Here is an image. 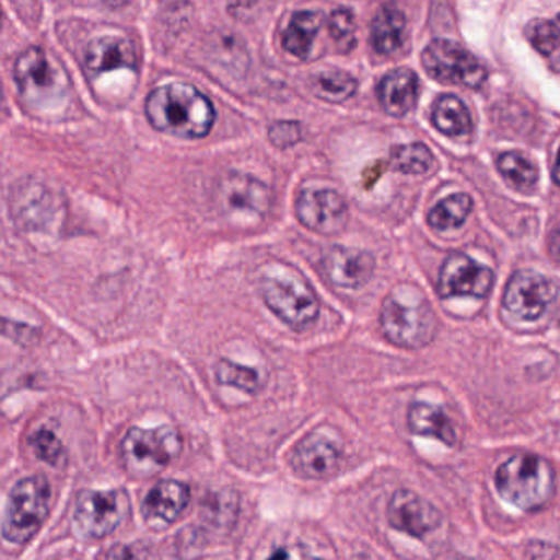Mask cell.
<instances>
[{
	"mask_svg": "<svg viewBox=\"0 0 560 560\" xmlns=\"http://www.w3.org/2000/svg\"><path fill=\"white\" fill-rule=\"evenodd\" d=\"M145 114L153 129L189 140L208 136L215 120L211 101L186 83L155 88L147 97Z\"/></svg>",
	"mask_w": 560,
	"mask_h": 560,
	"instance_id": "obj_1",
	"label": "cell"
},
{
	"mask_svg": "<svg viewBox=\"0 0 560 560\" xmlns=\"http://www.w3.org/2000/svg\"><path fill=\"white\" fill-rule=\"evenodd\" d=\"M383 334L402 349L416 350L431 343L438 330L434 311L418 287L398 284L383 301Z\"/></svg>",
	"mask_w": 560,
	"mask_h": 560,
	"instance_id": "obj_2",
	"label": "cell"
},
{
	"mask_svg": "<svg viewBox=\"0 0 560 560\" xmlns=\"http://www.w3.org/2000/svg\"><path fill=\"white\" fill-rule=\"evenodd\" d=\"M265 304L293 329H306L319 316V301L306 278L290 265L270 264L258 278Z\"/></svg>",
	"mask_w": 560,
	"mask_h": 560,
	"instance_id": "obj_3",
	"label": "cell"
},
{
	"mask_svg": "<svg viewBox=\"0 0 560 560\" xmlns=\"http://www.w3.org/2000/svg\"><path fill=\"white\" fill-rule=\"evenodd\" d=\"M494 485L501 498L520 510H542L556 493V475L539 455L517 454L498 467Z\"/></svg>",
	"mask_w": 560,
	"mask_h": 560,
	"instance_id": "obj_4",
	"label": "cell"
},
{
	"mask_svg": "<svg viewBox=\"0 0 560 560\" xmlns=\"http://www.w3.org/2000/svg\"><path fill=\"white\" fill-rule=\"evenodd\" d=\"M182 451V435L172 425L132 428L120 444V460L132 477L150 478L165 470Z\"/></svg>",
	"mask_w": 560,
	"mask_h": 560,
	"instance_id": "obj_5",
	"label": "cell"
},
{
	"mask_svg": "<svg viewBox=\"0 0 560 560\" xmlns=\"http://www.w3.org/2000/svg\"><path fill=\"white\" fill-rule=\"evenodd\" d=\"M51 488L45 477L19 481L9 494L4 516V537L14 544H27L44 526L50 513Z\"/></svg>",
	"mask_w": 560,
	"mask_h": 560,
	"instance_id": "obj_6",
	"label": "cell"
},
{
	"mask_svg": "<svg viewBox=\"0 0 560 560\" xmlns=\"http://www.w3.org/2000/svg\"><path fill=\"white\" fill-rule=\"evenodd\" d=\"M130 514L126 490H88L78 498L74 529L86 539H103L113 534Z\"/></svg>",
	"mask_w": 560,
	"mask_h": 560,
	"instance_id": "obj_7",
	"label": "cell"
},
{
	"mask_svg": "<svg viewBox=\"0 0 560 560\" xmlns=\"http://www.w3.org/2000/svg\"><path fill=\"white\" fill-rule=\"evenodd\" d=\"M425 73L444 84L478 90L487 81L488 71L477 57L458 44L434 40L422 54Z\"/></svg>",
	"mask_w": 560,
	"mask_h": 560,
	"instance_id": "obj_8",
	"label": "cell"
},
{
	"mask_svg": "<svg viewBox=\"0 0 560 560\" xmlns=\"http://www.w3.org/2000/svg\"><path fill=\"white\" fill-rule=\"evenodd\" d=\"M14 80L28 104H42L55 93L67 91L68 78L42 48L32 47L19 55L14 65Z\"/></svg>",
	"mask_w": 560,
	"mask_h": 560,
	"instance_id": "obj_9",
	"label": "cell"
},
{
	"mask_svg": "<svg viewBox=\"0 0 560 560\" xmlns=\"http://www.w3.org/2000/svg\"><path fill=\"white\" fill-rule=\"evenodd\" d=\"M60 209V201L45 183L25 178L12 186V219L24 231H47L57 222Z\"/></svg>",
	"mask_w": 560,
	"mask_h": 560,
	"instance_id": "obj_10",
	"label": "cell"
},
{
	"mask_svg": "<svg viewBox=\"0 0 560 560\" xmlns=\"http://www.w3.org/2000/svg\"><path fill=\"white\" fill-rule=\"evenodd\" d=\"M557 288L549 278L536 271H517L508 281L503 304L508 313L521 320L539 319L556 300Z\"/></svg>",
	"mask_w": 560,
	"mask_h": 560,
	"instance_id": "obj_11",
	"label": "cell"
},
{
	"mask_svg": "<svg viewBox=\"0 0 560 560\" xmlns=\"http://www.w3.org/2000/svg\"><path fill=\"white\" fill-rule=\"evenodd\" d=\"M222 209L237 219H261L271 206V191L260 179L244 173H229L219 183Z\"/></svg>",
	"mask_w": 560,
	"mask_h": 560,
	"instance_id": "obj_12",
	"label": "cell"
},
{
	"mask_svg": "<svg viewBox=\"0 0 560 560\" xmlns=\"http://www.w3.org/2000/svg\"><path fill=\"white\" fill-rule=\"evenodd\" d=\"M296 215L304 228L323 235L339 234L347 224L349 211L339 192L326 188H307L296 201Z\"/></svg>",
	"mask_w": 560,
	"mask_h": 560,
	"instance_id": "obj_13",
	"label": "cell"
},
{
	"mask_svg": "<svg viewBox=\"0 0 560 560\" xmlns=\"http://www.w3.org/2000/svg\"><path fill=\"white\" fill-rule=\"evenodd\" d=\"M493 283L494 273L490 268L475 264L465 254H452L442 264L439 294L442 298H485Z\"/></svg>",
	"mask_w": 560,
	"mask_h": 560,
	"instance_id": "obj_14",
	"label": "cell"
},
{
	"mask_svg": "<svg viewBox=\"0 0 560 560\" xmlns=\"http://www.w3.org/2000/svg\"><path fill=\"white\" fill-rule=\"evenodd\" d=\"M320 270L336 287L359 290L372 280L375 258L370 252L332 245L320 257Z\"/></svg>",
	"mask_w": 560,
	"mask_h": 560,
	"instance_id": "obj_15",
	"label": "cell"
},
{
	"mask_svg": "<svg viewBox=\"0 0 560 560\" xmlns=\"http://www.w3.org/2000/svg\"><path fill=\"white\" fill-rule=\"evenodd\" d=\"M389 524L412 537H422L441 526V513L431 501L411 490H398L386 510Z\"/></svg>",
	"mask_w": 560,
	"mask_h": 560,
	"instance_id": "obj_16",
	"label": "cell"
},
{
	"mask_svg": "<svg viewBox=\"0 0 560 560\" xmlns=\"http://www.w3.org/2000/svg\"><path fill=\"white\" fill-rule=\"evenodd\" d=\"M191 501L188 485L178 480L159 481L142 504L143 517L153 529H163L179 520Z\"/></svg>",
	"mask_w": 560,
	"mask_h": 560,
	"instance_id": "obj_17",
	"label": "cell"
},
{
	"mask_svg": "<svg viewBox=\"0 0 560 560\" xmlns=\"http://www.w3.org/2000/svg\"><path fill=\"white\" fill-rule=\"evenodd\" d=\"M340 458L342 452L332 441L324 435L311 434L296 445L291 464L301 477L320 480L336 474Z\"/></svg>",
	"mask_w": 560,
	"mask_h": 560,
	"instance_id": "obj_18",
	"label": "cell"
},
{
	"mask_svg": "<svg viewBox=\"0 0 560 560\" xmlns=\"http://www.w3.org/2000/svg\"><path fill=\"white\" fill-rule=\"evenodd\" d=\"M84 65H86V70L93 74L133 70L137 67L136 48L129 38L106 35V37L90 42L84 51Z\"/></svg>",
	"mask_w": 560,
	"mask_h": 560,
	"instance_id": "obj_19",
	"label": "cell"
},
{
	"mask_svg": "<svg viewBox=\"0 0 560 560\" xmlns=\"http://www.w3.org/2000/svg\"><path fill=\"white\" fill-rule=\"evenodd\" d=\"M418 77L408 68L389 71L376 88L378 101L385 113L393 117H405L418 101Z\"/></svg>",
	"mask_w": 560,
	"mask_h": 560,
	"instance_id": "obj_20",
	"label": "cell"
},
{
	"mask_svg": "<svg viewBox=\"0 0 560 560\" xmlns=\"http://www.w3.org/2000/svg\"><path fill=\"white\" fill-rule=\"evenodd\" d=\"M406 15L396 5L386 4L376 12L372 21L373 50L380 55H392L401 48L405 42Z\"/></svg>",
	"mask_w": 560,
	"mask_h": 560,
	"instance_id": "obj_21",
	"label": "cell"
},
{
	"mask_svg": "<svg viewBox=\"0 0 560 560\" xmlns=\"http://www.w3.org/2000/svg\"><path fill=\"white\" fill-rule=\"evenodd\" d=\"M408 428L412 434L435 438L448 447H454L457 444L454 424L438 406L415 402L409 408Z\"/></svg>",
	"mask_w": 560,
	"mask_h": 560,
	"instance_id": "obj_22",
	"label": "cell"
},
{
	"mask_svg": "<svg viewBox=\"0 0 560 560\" xmlns=\"http://www.w3.org/2000/svg\"><path fill=\"white\" fill-rule=\"evenodd\" d=\"M324 25V14L320 11H298L291 18L283 34V48L301 60H306L313 50L314 40Z\"/></svg>",
	"mask_w": 560,
	"mask_h": 560,
	"instance_id": "obj_23",
	"label": "cell"
},
{
	"mask_svg": "<svg viewBox=\"0 0 560 560\" xmlns=\"http://www.w3.org/2000/svg\"><path fill=\"white\" fill-rule=\"evenodd\" d=\"M432 124L435 129L448 137L467 136L474 127L467 106L452 94H445L435 101L434 109H432Z\"/></svg>",
	"mask_w": 560,
	"mask_h": 560,
	"instance_id": "obj_24",
	"label": "cell"
},
{
	"mask_svg": "<svg viewBox=\"0 0 560 560\" xmlns=\"http://www.w3.org/2000/svg\"><path fill=\"white\" fill-rule=\"evenodd\" d=\"M310 84L317 97L334 104L350 100L357 91L355 78L340 70L319 71L311 77Z\"/></svg>",
	"mask_w": 560,
	"mask_h": 560,
	"instance_id": "obj_25",
	"label": "cell"
},
{
	"mask_svg": "<svg viewBox=\"0 0 560 560\" xmlns=\"http://www.w3.org/2000/svg\"><path fill=\"white\" fill-rule=\"evenodd\" d=\"M524 34L530 45L549 60L550 67L560 71V28L557 24L546 19H534L527 22Z\"/></svg>",
	"mask_w": 560,
	"mask_h": 560,
	"instance_id": "obj_26",
	"label": "cell"
},
{
	"mask_svg": "<svg viewBox=\"0 0 560 560\" xmlns=\"http://www.w3.org/2000/svg\"><path fill=\"white\" fill-rule=\"evenodd\" d=\"M471 206H474V201H471L470 196L464 195V192L451 196V198L439 202V205L429 212V225L435 229V231L441 232L460 228V225L467 221Z\"/></svg>",
	"mask_w": 560,
	"mask_h": 560,
	"instance_id": "obj_27",
	"label": "cell"
},
{
	"mask_svg": "<svg viewBox=\"0 0 560 560\" xmlns=\"http://www.w3.org/2000/svg\"><path fill=\"white\" fill-rule=\"evenodd\" d=\"M498 170L501 176L520 191H530L536 186L539 173L536 165L523 153L506 152L498 159Z\"/></svg>",
	"mask_w": 560,
	"mask_h": 560,
	"instance_id": "obj_28",
	"label": "cell"
},
{
	"mask_svg": "<svg viewBox=\"0 0 560 560\" xmlns=\"http://www.w3.org/2000/svg\"><path fill=\"white\" fill-rule=\"evenodd\" d=\"M215 378L221 385L235 386L250 395H255L264 388V378H261L260 372L250 366L238 365L228 359L219 360L215 365Z\"/></svg>",
	"mask_w": 560,
	"mask_h": 560,
	"instance_id": "obj_29",
	"label": "cell"
},
{
	"mask_svg": "<svg viewBox=\"0 0 560 560\" xmlns=\"http://www.w3.org/2000/svg\"><path fill=\"white\" fill-rule=\"evenodd\" d=\"M434 163L431 150L424 143H408L392 150V166L406 175H422Z\"/></svg>",
	"mask_w": 560,
	"mask_h": 560,
	"instance_id": "obj_30",
	"label": "cell"
},
{
	"mask_svg": "<svg viewBox=\"0 0 560 560\" xmlns=\"http://www.w3.org/2000/svg\"><path fill=\"white\" fill-rule=\"evenodd\" d=\"M31 445L38 458L61 468L67 464V448L61 444L60 438L50 429H40L32 434Z\"/></svg>",
	"mask_w": 560,
	"mask_h": 560,
	"instance_id": "obj_31",
	"label": "cell"
},
{
	"mask_svg": "<svg viewBox=\"0 0 560 560\" xmlns=\"http://www.w3.org/2000/svg\"><path fill=\"white\" fill-rule=\"evenodd\" d=\"M330 37L340 50L350 51L355 45V15L349 8H337L329 15Z\"/></svg>",
	"mask_w": 560,
	"mask_h": 560,
	"instance_id": "obj_32",
	"label": "cell"
},
{
	"mask_svg": "<svg viewBox=\"0 0 560 560\" xmlns=\"http://www.w3.org/2000/svg\"><path fill=\"white\" fill-rule=\"evenodd\" d=\"M270 142L278 149H288V147L296 145L303 139V130L301 124L294 120H280L275 122L268 130Z\"/></svg>",
	"mask_w": 560,
	"mask_h": 560,
	"instance_id": "obj_33",
	"label": "cell"
},
{
	"mask_svg": "<svg viewBox=\"0 0 560 560\" xmlns=\"http://www.w3.org/2000/svg\"><path fill=\"white\" fill-rule=\"evenodd\" d=\"M106 560H159V556L150 544L137 540L130 544H116L107 552Z\"/></svg>",
	"mask_w": 560,
	"mask_h": 560,
	"instance_id": "obj_34",
	"label": "cell"
},
{
	"mask_svg": "<svg viewBox=\"0 0 560 560\" xmlns=\"http://www.w3.org/2000/svg\"><path fill=\"white\" fill-rule=\"evenodd\" d=\"M267 560H323L310 553L303 546L277 547Z\"/></svg>",
	"mask_w": 560,
	"mask_h": 560,
	"instance_id": "obj_35",
	"label": "cell"
},
{
	"mask_svg": "<svg viewBox=\"0 0 560 560\" xmlns=\"http://www.w3.org/2000/svg\"><path fill=\"white\" fill-rule=\"evenodd\" d=\"M550 254L556 260L560 261V225H557L552 235H550Z\"/></svg>",
	"mask_w": 560,
	"mask_h": 560,
	"instance_id": "obj_36",
	"label": "cell"
},
{
	"mask_svg": "<svg viewBox=\"0 0 560 560\" xmlns=\"http://www.w3.org/2000/svg\"><path fill=\"white\" fill-rule=\"evenodd\" d=\"M552 179L553 183H556V185L560 188V149L559 152H557L556 163H553Z\"/></svg>",
	"mask_w": 560,
	"mask_h": 560,
	"instance_id": "obj_37",
	"label": "cell"
},
{
	"mask_svg": "<svg viewBox=\"0 0 560 560\" xmlns=\"http://www.w3.org/2000/svg\"><path fill=\"white\" fill-rule=\"evenodd\" d=\"M556 24H557V27H559V28H560V14H559V15H557V22H556Z\"/></svg>",
	"mask_w": 560,
	"mask_h": 560,
	"instance_id": "obj_38",
	"label": "cell"
}]
</instances>
